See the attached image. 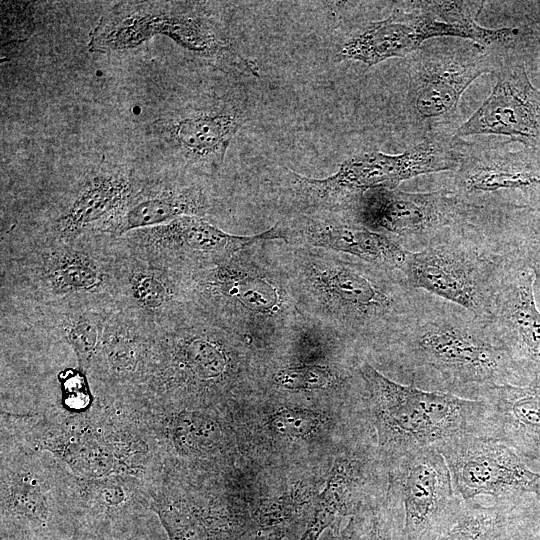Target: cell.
Masks as SVG:
<instances>
[{"instance_id": "6da1fadb", "label": "cell", "mask_w": 540, "mask_h": 540, "mask_svg": "<svg viewBox=\"0 0 540 540\" xmlns=\"http://www.w3.org/2000/svg\"><path fill=\"white\" fill-rule=\"evenodd\" d=\"M410 384L480 400L503 385H528L487 318L418 290L404 325L389 342Z\"/></svg>"}, {"instance_id": "7a4b0ae2", "label": "cell", "mask_w": 540, "mask_h": 540, "mask_svg": "<svg viewBox=\"0 0 540 540\" xmlns=\"http://www.w3.org/2000/svg\"><path fill=\"white\" fill-rule=\"evenodd\" d=\"M359 373L366 393L367 414L385 465L407 452L437 446L452 436L480 434L483 400L395 382L367 361L360 363Z\"/></svg>"}, {"instance_id": "3957f363", "label": "cell", "mask_w": 540, "mask_h": 540, "mask_svg": "<svg viewBox=\"0 0 540 540\" xmlns=\"http://www.w3.org/2000/svg\"><path fill=\"white\" fill-rule=\"evenodd\" d=\"M514 260L487 226L467 223L448 228L423 249L411 251L403 277L414 289L486 318Z\"/></svg>"}, {"instance_id": "277c9868", "label": "cell", "mask_w": 540, "mask_h": 540, "mask_svg": "<svg viewBox=\"0 0 540 540\" xmlns=\"http://www.w3.org/2000/svg\"><path fill=\"white\" fill-rule=\"evenodd\" d=\"M468 143L454 132H428L402 153L362 152L343 161L325 178H311L285 168L283 180L291 195L307 207L351 213L361 196L371 189H396L420 175L455 171Z\"/></svg>"}, {"instance_id": "5b68a950", "label": "cell", "mask_w": 540, "mask_h": 540, "mask_svg": "<svg viewBox=\"0 0 540 540\" xmlns=\"http://www.w3.org/2000/svg\"><path fill=\"white\" fill-rule=\"evenodd\" d=\"M74 501V475L57 458L1 438L3 539L58 540L62 527L76 532Z\"/></svg>"}, {"instance_id": "8992f818", "label": "cell", "mask_w": 540, "mask_h": 540, "mask_svg": "<svg viewBox=\"0 0 540 540\" xmlns=\"http://www.w3.org/2000/svg\"><path fill=\"white\" fill-rule=\"evenodd\" d=\"M482 1H407L385 19L355 30L336 58L353 60L368 68L391 58H404L435 37L470 40L486 48L512 42L515 28L490 29L478 23Z\"/></svg>"}, {"instance_id": "52a82bcc", "label": "cell", "mask_w": 540, "mask_h": 540, "mask_svg": "<svg viewBox=\"0 0 540 540\" xmlns=\"http://www.w3.org/2000/svg\"><path fill=\"white\" fill-rule=\"evenodd\" d=\"M312 276L316 291L348 327L388 342L404 325L418 293L403 276L368 263L333 260L315 267Z\"/></svg>"}, {"instance_id": "ba28073f", "label": "cell", "mask_w": 540, "mask_h": 540, "mask_svg": "<svg viewBox=\"0 0 540 540\" xmlns=\"http://www.w3.org/2000/svg\"><path fill=\"white\" fill-rule=\"evenodd\" d=\"M385 501L396 540H435L456 522L464 502L436 446L407 452L386 463Z\"/></svg>"}, {"instance_id": "9c48e42d", "label": "cell", "mask_w": 540, "mask_h": 540, "mask_svg": "<svg viewBox=\"0 0 540 540\" xmlns=\"http://www.w3.org/2000/svg\"><path fill=\"white\" fill-rule=\"evenodd\" d=\"M487 49L462 39L425 45L408 56L407 106L415 124L432 132L455 117L465 90L497 66Z\"/></svg>"}, {"instance_id": "30bf717a", "label": "cell", "mask_w": 540, "mask_h": 540, "mask_svg": "<svg viewBox=\"0 0 540 540\" xmlns=\"http://www.w3.org/2000/svg\"><path fill=\"white\" fill-rule=\"evenodd\" d=\"M436 447L463 501L488 498L518 505H540V473L504 442L463 433Z\"/></svg>"}, {"instance_id": "8fae6325", "label": "cell", "mask_w": 540, "mask_h": 540, "mask_svg": "<svg viewBox=\"0 0 540 540\" xmlns=\"http://www.w3.org/2000/svg\"><path fill=\"white\" fill-rule=\"evenodd\" d=\"M450 190L494 216L540 204V152L508 143L471 145L455 170Z\"/></svg>"}, {"instance_id": "7c38bea8", "label": "cell", "mask_w": 540, "mask_h": 540, "mask_svg": "<svg viewBox=\"0 0 540 540\" xmlns=\"http://www.w3.org/2000/svg\"><path fill=\"white\" fill-rule=\"evenodd\" d=\"M481 210L450 189L406 192L371 189L356 203L351 216L367 228L384 233L410 251H419L442 231L476 223Z\"/></svg>"}, {"instance_id": "4fadbf2b", "label": "cell", "mask_w": 540, "mask_h": 540, "mask_svg": "<svg viewBox=\"0 0 540 540\" xmlns=\"http://www.w3.org/2000/svg\"><path fill=\"white\" fill-rule=\"evenodd\" d=\"M493 72L496 83L492 92L454 133L460 138L504 136L540 152V90L531 83L524 62L499 60Z\"/></svg>"}, {"instance_id": "5bb4252c", "label": "cell", "mask_w": 540, "mask_h": 540, "mask_svg": "<svg viewBox=\"0 0 540 540\" xmlns=\"http://www.w3.org/2000/svg\"><path fill=\"white\" fill-rule=\"evenodd\" d=\"M533 273L514 260L486 317L528 382L540 385V310Z\"/></svg>"}, {"instance_id": "9a60e30c", "label": "cell", "mask_w": 540, "mask_h": 540, "mask_svg": "<svg viewBox=\"0 0 540 540\" xmlns=\"http://www.w3.org/2000/svg\"><path fill=\"white\" fill-rule=\"evenodd\" d=\"M248 117L245 101L229 96L182 110L163 130L170 146L187 163L216 169Z\"/></svg>"}, {"instance_id": "2e32d148", "label": "cell", "mask_w": 540, "mask_h": 540, "mask_svg": "<svg viewBox=\"0 0 540 540\" xmlns=\"http://www.w3.org/2000/svg\"><path fill=\"white\" fill-rule=\"evenodd\" d=\"M302 216L285 226L282 238L292 235L318 247L346 253L387 272L403 276L411 251L392 237L367 228L351 216Z\"/></svg>"}, {"instance_id": "e0dca14e", "label": "cell", "mask_w": 540, "mask_h": 540, "mask_svg": "<svg viewBox=\"0 0 540 540\" xmlns=\"http://www.w3.org/2000/svg\"><path fill=\"white\" fill-rule=\"evenodd\" d=\"M74 477L76 535L115 531L154 513L151 485L146 480L130 476Z\"/></svg>"}, {"instance_id": "ac0fdd59", "label": "cell", "mask_w": 540, "mask_h": 540, "mask_svg": "<svg viewBox=\"0 0 540 540\" xmlns=\"http://www.w3.org/2000/svg\"><path fill=\"white\" fill-rule=\"evenodd\" d=\"M479 435L496 438L516 450L540 473V385H503L484 392Z\"/></svg>"}, {"instance_id": "d6986e66", "label": "cell", "mask_w": 540, "mask_h": 540, "mask_svg": "<svg viewBox=\"0 0 540 540\" xmlns=\"http://www.w3.org/2000/svg\"><path fill=\"white\" fill-rule=\"evenodd\" d=\"M356 455L348 453L335 461L299 540H319L326 529L338 518L349 514L360 501L370 461Z\"/></svg>"}, {"instance_id": "ffe728a7", "label": "cell", "mask_w": 540, "mask_h": 540, "mask_svg": "<svg viewBox=\"0 0 540 540\" xmlns=\"http://www.w3.org/2000/svg\"><path fill=\"white\" fill-rule=\"evenodd\" d=\"M540 505H518L478 498L464 502L455 524L435 540H512L537 517Z\"/></svg>"}, {"instance_id": "44dd1931", "label": "cell", "mask_w": 540, "mask_h": 540, "mask_svg": "<svg viewBox=\"0 0 540 540\" xmlns=\"http://www.w3.org/2000/svg\"><path fill=\"white\" fill-rule=\"evenodd\" d=\"M132 193V180L124 172H105L90 179L58 221V229L73 236L94 222L122 211Z\"/></svg>"}, {"instance_id": "7402d4cb", "label": "cell", "mask_w": 540, "mask_h": 540, "mask_svg": "<svg viewBox=\"0 0 540 540\" xmlns=\"http://www.w3.org/2000/svg\"><path fill=\"white\" fill-rule=\"evenodd\" d=\"M208 207V198L199 186L164 187L155 194L136 200L131 206H125L115 227L119 233L154 228L183 216H197Z\"/></svg>"}, {"instance_id": "603a6c76", "label": "cell", "mask_w": 540, "mask_h": 540, "mask_svg": "<svg viewBox=\"0 0 540 540\" xmlns=\"http://www.w3.org/2000/svg\"><path fill=\"white\" fill-rule=\"evenodd\" d=\"M149 229L155 242L200 253L231 254L257 241L282 238L277 224L263 233L241 236L226 233L197 216H183Z\"/></svg>"}, {"instance_id": "cb8c5ba5", "label": "cell", "mask_w": 540, "mask_h": 540, "mask_svg": "<svg viewBox=\"0 0 540 540\" xmlns=\"http://www.w3.org/2000/svg\"><path fill=\"white\" fill-rule=\"evenodd\" d=\"M487 226L508 254L533 273L540 310V204L492 216Z\"/></svg>"}, {"instance_id": "d4e9b609", "label": "cell", "mask_w": 540, "mask_h": 540, "mask_svg": "<svg viewBox=\"0 0 540 540\" xmlns=\"http://www.w3.org/2000/svg\"><path fill=\"white\" fill-rule=\"evenodd\" d=\"M171 366L178 374L205 383L222 377L227 360L215 343L204 338H192L177 346Z\"/></svg>"}, {"instance_id": "484cf974", "label": "cell", "mask_w": 540, "mask_h": 540, "mask_svg": "<svg viewBox=\"0 0 540 540\" xmlns=\"http://www.w3.org/2000/svg\"><path fill=\"white\" fill-rule=\"evenodd\" d=\"M216 285L253 311L269 312L277 306L276 290L261 278L224 268L217 275Z\"/></svg>"}, {"instance_id": "4316f807", "label": "cell", "mask_w": 540, "mask_h": 540, "mask_svg": "<svg viewBox=\"0 0 540 540\" xmlns=\"http://www.w3.org/2000/svg\"><path fill=\"white\" fill-rule=\"evenodd\" d=\"M48 277L59 291H86L98 286L101 274L94 263L77 252H62L50 263Z\"/></svg>"}, {"instance_id": "83f0119b", "label": "cell", "mask_w": 540, "mask_h": 540, "mask_svg": "<svg viewBox=\"0 0 540 540\" xmlns=\"http://www.w3.org/2000/svg\"><path fill=\"white\" fill-rule=\"evenodd\" d=\"M338 379V375L332 369L319 365L289 367L275 375V382L279 387L293 391L328 388Z\"/></svg>"}, {"instance_id": "f1b7e54d", "label": "cell", "mask_w": 540, "mask_h": 540, "mask_svg": "<svg viewBox=\"0 0 540 540\" xmlns=\"http://www.w3.org/2000/svg\"><path fill=\"white\" fill-rule=\"evenodd\" d=\"M66 335L81 368L86 371L100 348V322L92 317L80 316L68 325Z\"/></svg>"}, {"instance_id": "f546056e", "label": "cell", "mask_w": 540, "mask_h": 540, "mask_svg": "<svg viewBox=\"0 0 540 540\" xmlns=\"http://www.w3.org/2000/svg\"><path fill=\"white\" fill-rule=\"evenodd\" d=\"M268 423L275 433L283 437L304 438L317 431L321 419L316 412L310 410L284 408L273 413Z\"/></svg>"}, {"instance_id": "4dcf8cb0", "label": "cell", "mask_w": 540, "mask_h": 540, "mask_svg": "<svg viewBox=\"0 0 540 540\" xmlns=\"http://www.w3.org/2000/svg\"><path fill=\"white\" fill-rule=\"evenodd\" d=\"M131 289L134 298L148 309L161 307L168 298L164 284L150 273L139 272L133 275Z\"/></svg>"}, {"instance_id": "1f68e13d", "label": "cell", "mask_w": 540, "mask_h": 540, "mask_svg": "<svg viewBox=\"0 0 540 540\" xmlns=\"http://www.w3.org/2000/svg\"><path fill=\"white\" fill-rule=\"evenodd\" d=\"M397 529L385 499L370 511L360 540H396Z\"/></svg>"}, {"instance_id": "d6a6232c", "label": "cell", "mask_w": 540, "mask_h": 540, "mask_svg": "<svg viewBox=\"0 0 540 540\" xmlns=\"http://www.w3.org/2000/svg\"><path fill=\"white\" fill-rule=\"evenodd\" d=\"M512 540H540V524L532 520L522 526Z\"/></svg>"}, {"instance_id": "836d02e7", "label": "cell", "mask_w": 540, "mask_h": 540, "mask_svg": "<svg viewBox=\"0 0 540 540\" xmlns=\"http://www.w3.org/2000/svg\"><path fill=\"white\" fill-rule=\"evenodd\" d=\"M360 528L357 521L351 519L347 526L337 535L331 536L328 540H359Z\"/></svg>"}, {"instance_id": "e575fe53", "label": "cell", "mask_w": 540, "mask_h": 540, "mask_svg": "<svg viewBox=\"0 0 540 540\" xmlns=\"http://www.w3.org/2000/svg\"><path fill=\"white\" fill-rule=\"evenodd\" d=\"M286 534L285 528L266 530L264 534L257 535L253 540H282Z\"/></svg>"}]
</instances>
